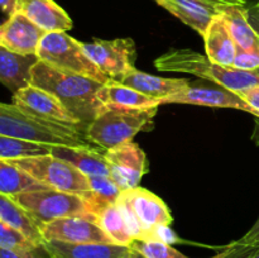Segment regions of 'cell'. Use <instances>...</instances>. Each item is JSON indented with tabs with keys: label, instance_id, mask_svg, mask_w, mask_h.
Here are the masks:
<instances>
[{
	"label": "cell",
	"instance_id": "1",
	"mask_svg": "<svg viewBox=\"0 0 259 258\" xmlns=\"http://www.w3.org/2000/svg\"><path fill=\"white\" fill-rule=\"evenodd\" d=\"M30 85L52 94L85 128L104 108L99 99V91L104 83L86 76L57 70L40 60L33 66Z\"/></svg>",
	"mask_w": 259,
	"mask_h": 258
},
{
	"label": "cell",
	"instance_id": "2",
	"mask_svg": "<svg viewBox=\"0 0 259 258\" xmlns=\"http://www.w3.org/2000/svg\"><path fill=\"white\" fill-rule=\"evenodd\" d=\"M154 66L163 72L190 73L196 77L206 78L237 94L259 86V73L255 71L250 72L217 65L207 56L190 48H171L154 61Z\"/></svg>",
	"mask_w": 259,
	"mask_h": 258
},
{
	"label": "cell",
	"instance_id": "3",
	"mask_svg": "<svg viewBox=\"0 0 259 258\" xmlns=\"http://www.w3.org/2000/svg\"><path fill=\"white\" fill-rule=\"evenodd\" d=\"M158 108L125 109L105 105L88 125L85 138L105 151L132 142L137 133L151 131Z\"/></svg>",
	"mask_w": 259,
	"mask_h": 258
},
{
	"label": "cell",
	"instance_id": "4",
	"mask_svg": "<svg viewBox=\"0 0 259 258\" xmlns=\"http://www.w3.org/2000/svg\"><path fill=\"white\" fill-rule=\"evenodd\" d=\"M0 136L50 146H90L81 132L40 120L14 104L0 103Z\"/></svg>",
	"mask_w": 259,
	"mask_h": 258
},
{
	"label": "cell",
	"instance_id": "5",
	"mask_svg": "<svg viewBox=\"0 0 259 258\" xmlns=\"http://www.w3.org/2000/svg\"><path fill=\"white\" fill-rule=\"evenodd\" d=\"M118 204L125 217L129 233L134 240H149L159 225H172L174 218L166 202L143 187L121 191Z\"/></svg>",
	"mask_w": 259,
	"mask_h": 258
},
{
	"label": "cell",
	"instance_id": "6",
	"mask_svg": "<svg viewBox=\"0 0 259 258\" xmlns=\"http://www.w3.org/2000/svg\"><path fill=\"white\" fill-rule=\"evenodd\" d=\"M37 57L57 70L86 76L101 83L110 80L86 55L82 43L66 32L46 33L37 50Z\"/></svg>",
	"mask_w": 259,
	"mask_h": 258
},
{
	"label": "cell",
	"instance_id": "7",
	"mask_svg": "<svg viewBox=\"0 0 259 258\" xmlns=\"http://www.w3.org/2000/svg\"><path fill=\"white\" fill-rule=\"evenodd\" d=\"M10 197L32 217L38 227L67 217H86L95 220V218L89 214L80 195L46 187L42 190L20 192Z\"/></svg>",
	"mask_w": 259,
	"mask_h": 258
},
{
	"label": "cell",
	"instance_id": "8",
	"mask_svg": "<svg viewBox=\"0 0 259 258\" xmlns=\"http://www.w3.org/2000/svg\"><path fill=\"white\" fill-rule=\"evenodd\" d=\"M9 162L27 172L48 189L70 192L80 196L90 191V182L85 174L67 162L56 158L52 154L23 157L9 159Z\"/></svg>",
	"mask_w": 259,
	"mask_h": 258
},
{
	"label": "cell",
	"instance_id": "9",
	"mask_svg": "<svg viewBox=\"0 0 259 258\" xmlns=\"http://www.w3.org/2000/svg\"><path fill=\"white\" fill-rule=\"evenodd\" d=\"M13 104L34 118L63 128L75 129L85 134L86 128L83 124L75 118L52 94L42 89L32 85L20 89L13 94Z\"/></svg>",
	"mask_w": 259,
	"mask_h": 258
},
{
	"label": "cell",
	"instance_id": "10",
	"mask_svg": "<svg viewBox=\"0 0 259 258\" xmlns=\"http://www.w3.org/2000/svg\"><path fill=\"white\" fill-rule=\"evenodd\" d=\"M82 48L90 60L110 80L119 81L136 68L137 47L132 38L95 39L91 43H82Z\"/></svg>",
	"mask_w": 259,
	"mask_h": 258
},
{
	"label": "cell",
	"instance_id": "11",
	"mask_svg": "<svg viewBox=\"0 0 259 258\" xmlns=\"http://www.w3.org/2000/svg\"><path fill=\"white\" fill-rule=\"evenodd\" d=\"M113 181L120 191L137 187L148 172V161L143 149L134 142H126L104 152Z\"/></svg>",
	"mask_w": 259,
	"mask_h": 258
},
{
	"label": "cell",
	"instance_id": "12",
	"mask_svg": "<svg viewBox=\"0 0 259 258\" xmlns=\"http://www.w3.org/2000/svg\"><path fill=\"white\" fill-rule=\"evenodd\" d=\"M159 7L168 10L184 24L204 35L210 23L219 17L225 8L248 5V0H154Z\"/></svg>",
	"mask_w": 259,
	"mask_h": 258
},
{
	"label": "cell",
	"instance_id": "13",
	"mask_svg": "<svg viewBox=\"0 0 259 258\" xmlns=\"http://www.w3.org/2000/svg\"><path fill=\"white\" fill-rule=\"evenodd\" d=\"M46 242L63 243H115L94 219L86 217H67L39 225Z\"/></svg>",
	"mask_w": 259,
	"mask_h": 258
},
{
	"label": "cell",
	"instance_id": "14",
	"mask_svg": "<svg viewBox=\"0 0 259 258\" xmlns=\"http://www.w3.org/2000/svg\"><path fill=\"white\" fill-rule=\"evenodd\" d=\"M163 104H190V105L210 106V108L235 109L252 114L255 119H259L258 111L254 110L239 94L222 86L206 88V86L190 85L184 90L162 100V105Z\"/></svg>",
	"mask_w": 259,
	"mask_h": 258
},
{
	"label": "cell",
	"instance_id": "15",
	"mask_svg": "<svg viewBox=\"0 0 259 258\" xmlns=\"http://www.w3.org/2000/svg\"><path fill=\"white\" fill-rule=\"evenodd\" d=\"M46 32L17 12L0 25V46L19 55H37Z\"/></svg>",
	"mask_w": 259,
	"mask_h": 258
},
{
	"label": "cell",
	"instance_id": "16",
	"mask_svg": "<svg viewBox=\"0 0 259 258\" xmlns=\"http://www.w3.org/2000/svg\"><path fill=\"white\" fill-rule=\"evenodd\" d=\"M14 12L27 17L46 33L67 32L73 27L70 15L55 0H15Z\"/></svg>",
	"mask_w": 259,
	"mask_h": 258
},
{
	"label": "cell",
	"instance_id": "17",
	"mask_svg": "<svg viewBox=\"0 0 259 258\" xmlns=\"http://www.w3.org/2000/svg\"><path fill=\"white\" fill-rule=\"evenodd\" d=\"M50 154L67 162L86 176H110L104 152L91 146H52Z\"/></svg>",
	"mask_w": 259,
	"mask_h": 258
},
{
	"label": "cell",
	"instance_id": "18",
	"mask_svg": "<svg viewBox=\"0 0 259 258\" xmlns=\"http://www.w3.org/2000/svg\"><path fill=\"white\" fill-rule=\"evenodd\" d=\"M38 60L37 55H19L0 46V83L13 94L29 86L32 68Z\"/></svg>",
	"mask_w": 259,
	"mask_h": 258
},
{
	"label": "cell",
	"instance_id": "19",
	"mask_svg": "<svg viewBox=\"0 0 259 258\" xmlns=\"http://www.w3.org/2000/svg\"><path fill=\"white\" fill-rule=\"evenodd\" d=\"M118 82L129 86L132 89H136L137 91L144 94V95L158 99L161 104L162 100L167 99L168 96L174 95V94L179 93V91L190 86V82L185 78L158 77V76L142 72L137 68H134L133 71L123 76Z\"/></svg>",
	"mask_w": 259,
	"mask_h": 258
},
{
	"label": "cell",
	"instance_id": "20",
	"mask_svg": "<svg viewBox=\"0 0 259 258\" xmlns=\"http://www.w3.org/2000/svg\"><path fill=\"white\" fill-rule=\"evenodd\" d=\"M202 37H204L205 50L209 60L217 65L233 67L237 45L220 15L210 23Z\"/></svg>",
	"mask_w": 259,
	"mask_h": 258
},
{
	"label": "cell",
	"instance_id": "21",
	"mask_svg": "<svg viewBox=\"0 0 259 258\" xmlns=\"http://www.w3.org/2000/svg\"><path fill=\"white\" fill-rule=\"evenodd\" d=\"M99 99L105 105L125 109H152L162 105L158 99L139 93L136 89L123 85L115 80H109L99 91Z\"/></svg>",
	"mask_w": 259,
	"mask_h": 258
},
{
	"label": "cell",
	"instance_id": "22",
	"mask_svg": "<svg viewBox=\"0 0 259 258\" xmlns=\"http://www.w3.org/2000/svg\"><path fill=\"white\" fill-rule=\"evenodd\" d=\"M45 247L56 250L65 258H128L132 253L131 247L111 243L75 244L63 242H46Z\"/></svg>",
	"mask_w": 259,
	"mask_h": 258
},
{
	"label": "cell",
	"instance_id": "23",
	"mask_svg": "<svg viewBox=\"0 0 259 258\" xmlns=\"http://www.w3.org/2000/svg\"><path fill=\"white\" fill-rule=\"evenodd\" d=\"M220 17L227 24L237 48L259 50V35L248 19L247 5H232L225 8Z\"/></svg>",
	"mask_w": 259,
	"mask_h": 258
},
{
	"label": "cell",
	"instance_id": "24",
	"mask_svg": "<svg viewBox=\"0 0 259 258\" xmlns=\"http://www.w3.org/2000/svg\"><path fill=\"white\" fill-rule=\"evenodd\" d=\"M0 220L22 232L37 247H45L46 240L43 239L37 223L12 197L2 194H0Z\"/></svg>",
	"mask_w": 259,
	"mask_h": 258
},
{
	"label": "cell",
	"instance_id": "25",
	"mask_svg": "<svg viewBox=\"0 0 259 258\" xmlns=\"http://www.w3.org/2000/svg\"><path fill=\"white\" fill-rule=\"evenodd\" d=\"M90 191L83 194L82 200L91 217L96 218L105 207L118 202L121 191L110 176H88Z\"/></svg>",
	"mask_w": 259,
	"mask_h": 258
},
{
	"label": "cell",
	"instance_id": "26",
	"mask_svg": "<svg viewBox=\"0 0 259 258\" xmlns=\"http://www.w3.org/2000/svg\"><path fill=\"white\" fill-rule=\"evenodd\" d=\"M46 189L45 185L9 161L0 159V194L13 196L25 191Z\"/></svg>",
	"mask_w": 259,
	"mask_h": 258
},
{
	"label": "cell",
	"instance_id": "27",
	"mask_svg": "<svg viewBox=\"0 0 259 258\" xmlns=\"http://www.w3.org/2000/svg\"><path fill=\"white\" fill-rule=\"evenodd\" d=\"M95 222L115 244L131 247L134 239L129 233L125 217L118 202L105 207L100 214L96 215Z\"/></svg>",
	"mask_w": 259,
	"mask_h": 258
},
{
	"label": "cell",
	"instance_id": "28",
	"mask_svg": "<svg viewBox=\"0 0 259 258\" xmlns=\"http://www.w3.org/2000/svg\"><path fill=\"white\" fill-rule=\"evenodd\" d=\"M51 147L52 146L50 144L34 143V142L0 136V159L9 161V159L23 158V157L50 154Z\"/></svg>",
	"mask_w": 259,
	"mask_h": 258
},
{
	"label": "cell",
	"instance_id": "29",
	"mask_svg": "<svg viewBox=\"0 0 259 258\" xmlns=\"http://www.w3.org/2000/svg\"><path fill=\"white\" fill-rule=\"evenodd\" d=\"M131 248L136 252L141 253L146 258H190L182 254L172 245L157 240H133ZM222 252L211 258H220Z\"/></svg>",
	"mask_w": 259,
	"mask_h": 258
},
{
	"label": "cell",
	"instance_id": "30",
	"mask_svg": "<svg viewBox=\"0 0 259 258\" xmlns=\"http://www.w3.org/2000/svg\"><path fill=\"white\" fill-rule=\"evenodd\" d=\"M0 248L9 250H35L40 249L22 232L7 223L0 222Z\"/></svg>",
	"mask_w": 259,
	"mask_h": 258
},
{
	"label": "cell",
	"instance_id": "31",
	"mask_svg": "<svg viewBox=\"0 0 259 258\" xmlns=\"http://www.w3.org/2000/svg\"><path fill=\"white\" fill-rule=\"evenodd\" d=\"M233 67L242 71L254 72L259 68V50H242L237 48Z\"/></svg>",
	"mask_w": 259,
	"mask_h": 258
},
{
	"label": "cell",
	"instance_id": "32",
	"mask_svg": "<svg viewBox=\"0 0 259 258\" xmlns=\"http://www.w3.org/2000/svg\"><path fill=\"white\" fill-rule=\"evenodd\" d=\"M254 249L255 247L240 244L235 240L222 250V257L220 258H250Z\"/></svg>",
	"mask_w": 259,
	"mask_h": 258
},
{
	"label": "cell",
	"instance_id": "33",
	"mask_svg": "<svg viewBox=\"0 0 259 258\" xmlns=\"http://www.w3.org/2000/svg\"><path fill=\"white\" fill-rule=\"evenodd\" d=\"M149 240H157V242L172 245L179 242V238H177L176 233L172 230L171 225H159L152 232Z\"/></svg>",
	"mask_w": 259,
	"mask_h": 258
},
{
	"label": "cell",
	"instance_id": "34",
	"mask_svg": "<svg viewBox=\"0 0 259 258\" xmlns=\"http://www.w3.org/2000/svg\"><path fill=\"white\" fill-rule=\"evenodd\" d=\"M237 242L240 243V244L249 245V247L259 248V218L257 222L253 224V227L240 239H238Z\"/></svg>",
	"mask_w": 259,
	"mask_h": 258
},
{
	"label": "cell",
	"instance_id": "35",
	"mask_svg": "<svg viewBox=\"0 0 259 258\" xmlns=\"http://www.w3.org/2000/svg\"><path fill=\"white\" fill-rule=\"evenodd\" d=\"M39 250H43V248L35 250H9L0 248V258H43Z\"/></svg>",
	"mask_w": 259,
	"mask_h": 258
},
{
	"label": "cell",
	"instance_id": "36",
	"mask_svg": "<svg viewBox=\"0 0 259 258\" xmlns=\"http://www.w3.org/2000/svg\"><path fill=\"white\" fill-rule=\"evenodd\" d=\"M250 106H252L254 110H257L259 113V86L249 89V90L244 91V93L239 94Z\"/></svg>",
	"mask_w": 259,
	"mask_h": 258
},
{
	"label": "cell",
	"instance_id": "37",
	"mask_svg": "<svg viewBox=\"0 0 259 258\" xmlns=\"http://www.w3.org/2000/svg\"><path fill=\"white\" fill-rule=\"evenodd\" d=\"M247 14H248V19H249V23L252 24V27L254 28V30L259 35V13L254 8V5L253 4L247 5Z\"/></svg>",
	"mask_w": 259,
	"mask_h": 258
},
{
	"label": "cell",
	"instance_id": "38",
	"mask_svg": "<svg viewBox=\"0 0 259 258\" xmlns=\"http://www.w3.org/2000/svg\"><path fill=\"white\" fill-rule=\"evenodd\" d=\"M15 0H0V10L7 15H10L14 12Z\"/></svg>",
	"mask_w": 259,
	"mask_h": 258
},
{
	"label": "cell",
	"instance_id": "39",
	"mask_svg": "<svg viewBox=\"0 0 259 258\" xmlns=\"http://www.w3.org/2000/svg\"><path fill=\"white\" fill-rule=\"evenodd\" d=\"M43 249H45L46 254L48 255V258H65L63 255H61L60 253H57L56 250L51 249V248H48V247H45Z\"/></svg>",
	"mask_w": 259,
	"mask_h": 258
},
{
	"label": "cell",
	"instance_id": "40",
	"mask_svg": "<svg viewBox=\"0 0 259 258\" xmlns=\"http://www.w3.org/2000/svg\"><path fill=\"white\" fill-rule=\"evenodd\" d=\"M255 123H257V128H255L254 134H253V139L259 144V119H255Z\"/></svg>",
	"mask_w": 259,
	"mask_h": 258
},
{
	"label": "cell",
	"instance_id": "41",
	"mask_svg": "<svg viewBox=\"0 0 259 258\" xmlns=\"http://www.w3.org/2000/svg\"><path fill=\"white\" fill-rule=\"evenodd\" d=\"M128 258H146V257H144V255H142L141 253H138V252H136V250L132 249V253L128 255Z\"/></svg>",
	"mask_w": 259,
	"mask_h": 258
},
{
	"label": "cell",
	"instance_id": "42",
	"mask_svg": "<svg viewBox=\"0 0 259 258\" xmlns=\"http://www.w3.org/2000/svg\"><path fill=\"white\" fill-rule=\"evenodd\" d=\"M252 4L254 5V8L258 10V13H259V0H254V2H253Z\"/></svg>",
	"mask_w": 259,
	"mask_h": 258
},
{
	"label": "cell",
	"instance_id": "43",
	"mask_svg": "<svg viewBox=\"0 0 259 258\" xmlns=\"http://www.w3.org/2000/svg\"><path fill=\"white\" fill-rule=\"evenodd\" d=\"M255 72H257V73H259V68H258V70H257V71H255Z\"/></svg>",
	"mask_w": 259,
	"mask_h": 258
},
{
	"label": "cell",
	"instance_id": "44",
	"mask_svg": "<svg viewBox=\"0 0 259 258\" xmlns=\"http://www.w3.org/2000/svg\"><path fill=\"white\" fill-rule=\"evenodd\" d=\"M0 222H2V220H0Z\"/></svg>",
	"mask_w": 259,
	"mask_h": 258
}]
</instances>
